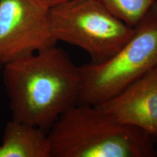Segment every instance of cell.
<instances>
[{
	"instance_id": "1",
	"label": "cell",
	"mask_w": 157,
	"mask_h": 157,
	"mask_svg": "<svg viewBox=\"0 0 157 157\" xmlns=\"http://www.w3.org/2000/svg\"><path fill=\"white\" fill-rule=\"evenodd\" d=\"M3 78L13 119L45 131L78 103V66L56 44L4 65Z\"/></svg>"
},
{
	"instance_id": "2",
	"label": "cell",
	"mask_w": 157,
	"mask_h": 157,
	"mask_svg": "<svg viewBox=\"0 0 157 157\" xmlns=\"http://www.w3.org/2000/svg\"><path fill=\"white\" fill-rule=\"evenodd\" d=\"M50 157H154V137L119 121L98 105L79 103L48 133Z\"/></svg>"
},
{
	"instance_id": "3",
	"label": "cell",
	"mask_w": 157,
	"mask_h": 157,
	"mask_svg": "<svg viewBox=\"0 0 157 157\" xmlns=\"http://www.w3.org/2000/svg\"><path fill=\"white\" fill-rule=\"evenodd\" d=\"M157 67V13L151 9L134 27L130 39L111 58L78 66V103H104Z\"/></svg>"
},
{
	"instance_id": "4",
	"label": "cell",
	"mask_w": 157,
	"mask_h": 157,
	"mask_svg": "<svg viewBox=\"0 0 157 157\" xmlns=\"http://www.w3.org/2000/svg\"><path fill=\"white\" fill-rule=\"evenodd\" d=\"M49 25L56 42L81 48L93 63L113 56L134 32L98 0H71L50 7Z\"/></svg>"
},
{
	"instance_id": "5",
	"label": "cell",
	"mask_w": 157,
	"mask_h": 157,
	"mask_svg": "<svg viewBox=\"0 0 157 157\" xmlns=\"http://www.w3.org/2000/svg\"><path fill=\"white\" fill-rule=\"evenodd\" d=\"M48 7L41 0H0V62L56 44L51 34Z\"/></svg>"
},
{
	"instance_id": "6",
	"label": "cell",
	"mask_w": 157,
	"mask_h": 157,
	"mask_svg": "<svg viewBox=\"0 0 157 157\" xmlns=\"http://www.w3.org/2000/svg\"><path fill=\"white\" fill-rule=\"evenodd\" d=\"M98 106L120 122L154 137L157 132V67Z\"/></svg>"
},
{
	"instance_id": "7",
	"label": "cell",
	"mask_w": 157,
	"mask_h": 157,
	"mask_svg": "<svg viewBox=\"0 0 157 157\" xmlns=\"http://www.w3.org/2000/svg\"><path fill=\"white\" fill-rule=\"evenodd\" d=\"M0 157H50V144L46 131L12 119L4 130Z\"/></svg>"
},
{
	"instance_id": "8",
	"label": "cell",
	"mask_w": 157,
	"mask_h": 157,
	"mask_svg": "<svg viewBox=\"0 0 157 157\" xmlns=\"http://www.w3.org/2000/svg\"><path fill=\"white\" fill-rule=\"evenodd\" d=\"M112 14L134 28L152 9L155 0H98Z\"/></svg>"
},
{
	"instance_id": "9",
	"label": "cell",
	"mask_w": 157,
	"mask_h": 157,
	"mask_svg": "<svg viewBox=\"0 0 157 157\" xmlns=\"http://www.w3.org/2000/svg\"><path fill=\"white\" fill-rule=\"evenodd\" d=\"M41 1L43 2L45 5L50 8V7H54V6H56V5H60V4L66 2L71 1V0H41Z\"/></svg>"
},
{
	"instance_id": "10",
	"label": "cell",
	"mask_w": 157,
	"mask_h": 157,
	"mask_svg": "<svg viewBox=\"0 0 157 157\" xmlns=\"http://www.w3.org/2000/svg\"><path fill=\"white\" fill-rule=\"evenodd\" d=\"M152 9L154 10L157 13V0H155L154 1V5H153Z\"/></svg>"
},
{
	"instance_id": "11",
	"label": "cell",
	"mask_w": 157,
	"mask_h": 157,
	"mask_svg": "<svg viewBox=\"0 0 157 157\" xmlns=\"http://www.w3.org/2000/svg\"><path fill=\"white\" fill-rule=\"evenodd\" d=\"M3 66H4V65L1 62H0V71H1L3 69Z\"/></svg>"
},
{
	"instance_id": "12",
	"label": "cell",
	"mask_w": 157,
	"mask_h": 157,
	"mask_svg": "<svg viewBox=\"0 0 157 157\" xmlns=\"http://www.w3.org/2000/svg\"><path fill=\"white\" fill-rule=\"evenodd\" d=\"M154 138H156V141H157V132H156V134L155 135V136H154Z\"/></svg>"
}]
</instances>
